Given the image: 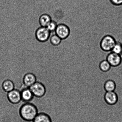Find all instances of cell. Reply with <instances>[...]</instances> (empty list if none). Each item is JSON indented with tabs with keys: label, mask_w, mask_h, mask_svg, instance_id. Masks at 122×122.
Returning <instances> with one entry per match:
<instances>
[{
	"label": "cell",
	"mask_w": 122,
	"mask_h": 122,
	"mask_svg": "<svg viewBox=\"0 0 122 122\" xmlns=\"http://www.w3.org/2000/svg\"><path fill=\"white\" fill-rule=\"evenodd\" d=\"M38 113L36 106L30 102L23 104L19 110V114L21 119L27 121H33Z\"/></svg>",
	"instance_id": "6da1fadb"
},
{
	"label": "cell",
	"mask_w": 122,
	"mask_h": 122,
	"mask_svg": "<svg viewBox=\"0 0 122 122\" xmlns=\"http://www.w3.org/2000/svg\"><path fill=\"white\" fill-rule=\"evenodd\" d=\"M104 99L107 104L110 106H113L117 102L118 97L115 91L106 92L104 95Z\"/></svg>",
	"instance_id": "ba28073f"
},
{
	"label": "cell",
	"mask_w": 122,
	"mask_h": 122,
	"mask_svg": "<svg viewBox=\"0 0 122 122\" xmlns=\"http://www.w3.org/2000/svg\"><path fill=\"white\" fill-rule=\"evenodd\" d=\"M55 32L62 40H64L68 38L70 35V30L67 25L61 23L58 25Z\"/></svg>",
	"instance_id": "5b68a950"
},
{
	"label": "cell",
	"mask_w": 122,
	"mask_h": 122,
	"mask_svg": "<svg viewBox=\"0 0 122 122\" xmlns=\"http://www.w3.org/2000/svg\"><path fill=\"white\" fill-rule=\"evenodd\" d=\"M112 51L122 56V43L120 41H117Z\"/></svg>",
	"instance_id": "2e32d148"
},
{
	"label": "cell",
	"mask_w": 122,
	"mask_h": 122,
	"mask_svg": "<svg viewBox=\"0 0 122 122\" xmlns=\"http://www.w3.org/2000/svg\"><path fill=\"white\" fill-rule=\"evenodd\" d=\"M51 33L47 27L41 26L36 31V38L40 42H45L49 39Z\"/></svg>",
	"instance_id": "3957f363"
},
{
	"label": "cell",
	"mask_w": 122,
	"mask_h": 122,
	"mask_svg": "<svg viewBox=\"0 0 122 122\" xmlns=\"http://www.w3.org/2000/svg\"><path fill=\"white\" fill-rule=\"evenodd\" d=\"M52 20L51 17L49 15L46 14H43L39 17V22L41 26L46 27Z\"/></svg>",
	"instance_id": "7c38bea8"
},
{
	"label": "cell",
	"mask_w": 122,
	"mask_h": 122,
	"mask_svg": "<svg viewBox=\"0 0 122 122\" xmlns=\"http://www.w3.org/2000/svg\"><path fill=\"white\" fill-rule=\"evenodd\" d=\"M62 39L56 34H54L50 38V42L54 46H57L60 45Z\"/></svg>",
	"instance_id": "e0dca14e"
},
{
	"label": "cell",
	"mask_w": 122,
	"mask_h": 122,
	"mask_svg": "<svg viewBox=\"0 0 122 122\" xmlns=\"http://www.w3.org/2000/svg\"><path fill=\"white\" fill-rule=\"evenodd\" d=\"M58 25L56 21L52 20L46 27L51 33L55 32Z\"/></svg>",
	"instance_id": "ac0fdd59"
},
{
	"label": "cell",
	"mask_w": 122,
	"mask_h": 122,
	"mask_svg": "<svg viewBox=\"0 0 122 122\" xmlns=\"http://www.w3.org/2000/svg\"><path fill=\"white\" fill-rule=\"evenodd\" d=\"M29 88L34 96L37 98L42 97L46 94V88L41 82H36Z\"/></svg>",
	"instance_id": "277c9868"
},
{
	"label": "cell",
	"mask_w": 122,
	"mask_h": 122,
	"mask_svg": "<svg viewBox=\"0 0 122 122\" xmlns=\"http://www.w3.org/2000/svg\"><path fill=\"white\" fill-rule=\"evenodd\" d=\"M23 82L24 86L30 88L36 82V78L34 74L28 73L24 76Z\"/></svg>",
	"instance_id": "30bf717a"
},
{
	"label": "cell",
	"mask_w": 122,
	"mask_h": 122,
	"mask_svg": "<svg viewBox=\"0 0 122 122\" xmlns=\"http://www.w3.org/2000/svg\"><path fill=\"white\" fill-rule=\"evenodd\" d=\"M116 88L115 82L112 80H108L106 81L104 85V88L106 92L115 91Z\"/></svg>",
	"instance_id": "5bb4252c"
},
{
	"label": "cell",
	"mask_w": 122,
	"mask_h": 122,
	"mask_svg": "<svg viewBox=\"0 0 122 122\" xmlns=\"http://www.w3.org/2000/svg\"><path fill=\"white\" fill-rule=\"evenodd\" d=\"M110 2L113 5L119 6L122 5V0H109Z\"/></svg>",
	"instance_id": "d6986e66"
},
{
	"label": "cell",
	"mask_w": 122,
	"mask_h": 122,
	"mask_svg": "<svg viewBox=\"0 0 122 122\" xmlns=\"http://www.w3.org/2000/svg\"><path fill=\"white\" fill-rule=\"evenodd\" d=\"M2 89L8 93L14 89V84L10 80H6L3 82L2 85Z\"/></svg>",
	"instance_id": "4fadbf2b"
},
{
	"label": "cell",
	"mask_w": 122,
	"mask_h": 122,
	"mask_svg": "<svg viewBox=\"0 0 122 122\" xmlns=\"http://www.w3.org/2000/svg\"><path fill=\"white\" fill-rule=\"evenodd\" d=\"M111 67L110 64L106 59L102 61L99 64V68L103 72H107L110 70Z\"/></svg>",
	"instance_id": "9a60e30c"
},
{
	"label": "cell",
	"mask_w": 122,
	"mask_h": 122,
	"mask_svg": "<svg viewBox=\"0 0 122 122\" xmlns=\"http://www.w3.org/2000/svg\"><path fill=\"white\" fill-rule=\"evenodd\" d=\"M7 97L8 101L13 104H18L21 100L20 91L17 89H14L8 93Z\"/></svg>",
	"instance_id": "52a82bcc"
},
{
	"label": "cell",
	"mask_w": 122,
	"mask_h": 122,
	"mask_svg": "<svg viewBox=\"0 0 122 122\" xmlns=\"http://www.w3.org/2000/svg\"><path fill=\"white\" fill-rule=\"evenodd\" d=\"M33 122H52L51 117L47 113H39L32 121Z\"/></svg>",
	"instance_id": "8fae6325"
},
{
	"label": "cell",
	"mask_w": 122,
	"mask_h": 122,
	"mask_svg": "<svg viewBox=\"0 0 122 122\" xmlns=\"http://www.w3.org/2000/svg\"><path fill=\"white\" fill-rule=\"evenodd\" d=\"M106 59L113 67L119 66L121 64L122 60L121 56L112 51L107 55Z\"/></svg>",
	"instance_id": "8992f818"
},
{
	"label": "cell",
	"mask_w": 122,
	"mask_h": 122,
	"mask_svg": "<svg viewBox=\"0 0 122 122\" xmlns=\"http://www.w3.org/2000/svg\"><path fill=\"white\" fill-rule=\"evenodd\" d=\"M117 41L114 37L107 35L103 37L100 43L102 50L106 52H111L115 45Z\"/></svg>",
	"instance_id": "7a4b0ae2"
},
{
	"label": "cell",
	"mask_w": 122,
	"mask_h": 122,
	"mask_svg": "<svg viewBox=\"0 0 122 122\" xmlns=\"http://www.w3.org/2000/svg\"><path fill=\"white\" fill-rule=\"evenodd\" d=\"M20 93L21 100L24 102H29L33 100L34 96L29 88L25 86L20 91Z\"/></svg>",
	"instance_id": "9c48e42d"
}]
</instances>
